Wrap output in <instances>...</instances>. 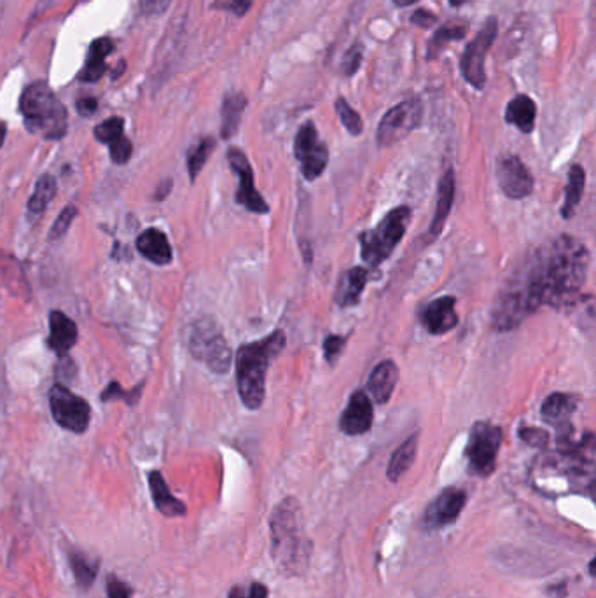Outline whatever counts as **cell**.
Listing matches in <instances>:
<instances>
[{
    "label": "cell",
    "mask_w": 596,
    "mask_h": 598,
    "mask_svg": "<svg viewBox=\"0 0 596 598\" xmlns=\"http://www.w3.org/2000/svg\"><path fill=\"white\" fill-rule=\"evenodd\" d=\"M367 278H369L367 269H348V271L341 276V280H339V287H338V293H336V301H338V304L343 306V308L356 306L358 301H360V296H362L364 289H366Z\"/></svg>",
    "instance_id": "obj_22"
},
{
    "label": "cell",
    "mask_w": 596,
    "mask_h": 598,
    "mask_svg": "<svg viewBox=\"0 0 596 598\" xmlns=\"http://www.w3.org/2000/svg\"><path fill=\"white\" fill-rule=\"evenodd\" d=\"M20 111L33 135L57 140L67 131V109L46 83H33L23 91Z\"/></svg>",
    "instance_id": "obj_4"
},
{
    "label": "cell",
    "mask_w": 596,
    "mask_h": 598,
    "mask_svg": "<svg viewBox=\"0 0 596 598\" xmlns=\"http://www.w3.org/2000/svg\"><path fill=\"white\" fill-rule=\"evenodd\" d=\"M111 158L116 165H124L130 161L131 158V142L122 135L116 142H113L111 146Z\"/></svg>",
    "instance_id": "obj_38"
},
{
    "label": "cell",
    "mask_w": 596,
    "mask_h": 598,
    "mask_svg": "<svg viewBox=\"0 0 596 598\" xmlns=\"http://www.w3.org/2000/svg\"><path fill=\"white\" fill-rule=\"evenodd\" d=\"M312 549L298 501L294 497L284 499L271 516L273 562L287 575H301L308 568Z\"/></svg>",
    "instance_id": "obj_2"
},
{
    "label": "cell",
    "mask_w": 596,
    "mask_h": 598,
    "mask_svg": "<svg viewBox=\"0 0 596 598\" xmlns=\"http://www.w3.org/2000/svg\"><path fill=\"white\" fill-rule=\"evenodd\" d=\"M415 2H418V0H393V4L399 5V7H408V5L415 4Z\"/></svg>",
    "instance_id": "obj_48"
},
{
    "label": "cell",
    "mask_w": 596,
    "mask_h": 598,
    "mask_svg": "<svg viewBox=\"0 0 596 598\" xmlns=\"http://www.w3.org/2000/svg\"><path fill=\"white\" fill-rule=\"evenodd\" d=\"M285 343V332L276 330L263 340L239 347L237 352V382L239 397L248 410L263 406L269 366L284 352Z\"/></svg>",
    "instance_id": "obj_3"
},
{
    "label": "cell",
    "mask_w": 596,
    "mask_h": 598,
    "mask_svg": "<svg viewBox=\"0 0 596 598\" xmlns=\"http://www.w3.org/2000/svg\"><path fill=\"white\" fill-rule=\"evenodd\" d=\"M373 419H375V415H373L371 399L367 397V394L364 390H357L352 394V397L341 415L339 427L348 436H360L371 429Z\"/></svg>",
    "instance_id": "obj_15"
},
{
    "label": "cell",
    "mask_w": 596,
    "mask_h": 598,
    "mask_svg": "<svg viewBox=\"0 0 596 598\" xmlns=\"http://www.w3.org/2000/svg\"><path fill=\"white\" fill-rule=\"evenodd\" d=\"M122 128H124V121L121 118H111L95 128V137H96V140L111 146L113 142H116L122 137Z\"/></svg>",
    "instance_id": "obj_33"
},
{
    "label": "cell",
    "mask_w": 596,
    "mask_h": 598,
    "mask_svg": "<svg viewBox=\"0 0 596 598\" xmlns=\"http://www.w3.org/2000/svg\"><path fill=\"white\" fill-rule=\"evenodd\" d=\"M345 343H347V340L343 336H334L332 334V336L326 338V341H324V354H326L328 362L334 364V360L339 358Z\"/></svg>",
    "instance_id": "obj_41"
},
{
    "label": "cell",
    "mask_w": 596,
    "mask_h": 598,
    "mask_svg": "<svg viewBox=\"0 0 596 598\" xmlns=\"http://www.w3.org/2000/svg\"><path fill=\"white\" fill-rule=\"evenodd\" d=\"M423 116V105L418 98H410L402 104L392 107L378 126V144L382 148L393 146L395 142L406 139L415 128L420 126Z\"/></svg>",
    "instance_id": "obj_10"
},
{
    "label": "cell",
    "mask_w": 596,
    "mask_h": 598,
    "mask_svg": "<svg viewBox=\"0 0 596 598\" xmlns=\"http://www.w3.org/2000/svg\"><path fill=\"white\" fill-rule=\"evenodd\" d=\"M497 179L512 200H523L534 191V177L518 156H504L497 165Z\"/></svg>",
    "instance_id": "obj_13"
},
{
    "label": "cell",
    "mask_w": 596,
    "mask_h": 598,
    "mask_svg": "<svg viewBox=\"0 0 596 598\" xmlns=\"http://www.w3.org/2000/svg\"><path fill=\"white\" fill-rule=\"evenodd\" d=\"M150 495L154 508L158 509L167 518H180L185 516L187 508L180 503L177 497L172 495L167 481L159 471H152L149 475Z\"/></svg>",
    "instance_id": "obj_18"
},
{
    "label": "cell",
    "mask_w": 596,
    "mask_h": 598,
    "mask_svg": "<svg viewBox=\"0 0 596 598\" xmlns=\"http://www.w3.org/2000/svg\"><path fill=\"white\" fill-rule=\"evenodd\" d=\"M228 159H230L231 170L239 176V179L237 204L247 210H250V212H254V213H266L269 210L268 204L265 202V198L256 189L254 172H252L250 161L245 156V152L233 148L228 152Z\"/></svg>",
    "instance_id": "obj_12"
},
{
    "label": "cell",
    "mask_w": 596,
    "mask_h": 598,
    "mask_svg": "<svg viewBox=\"0 0 596 598\" xmlns=\"http://www.w3.org/2000/svg\"><path fill=\"white\" fill-rule=\"evenodd\" d=\"M467 494L458 488H447L423 514V525L427 529H441L458 520L465 508Z\"/></svg>",
    "instance_id": "obj_14"
},
{
    "label": "cell",
    "mask_w": 596,
    "mask_h": 598,
    "mask_svg": "<svg viewBox=\"0 0 596 598\" xmlns=\"http://www.w3.org/2000/svg\"><path fill=\"white\" fill-rule=\"evenodd\" d=\"M465 2H469V0H449L451 5H462V4H465Z\"/></svg>",
    "instance_id": "obj_50"
},
{
    "label": "cell",
    "mask_w": 596,
    "mask_h": 598,
    "mask_svg": "<svg viewBox=\"0 0 596 598\" xmlns=\"http://www.w3.org/2000/svg\"><path fill=\"white\" fill-rule=\"evenodd\" d=\"M411 219V210L397 207L390 210L382 222L360 237L362 259L371 267H380L387 261L397 243L402 240Z\"/></svg>",
    "instance_id": "obj_5"
},
{
    "label": "cell",
    "mask_w": 596,
    "mask_h": 598,
    "mask_svg": "<svg viewBox=\"0 0 596 598\" xmlns=\"http://www.w3.org/2000/svg\"><path fill=\"white\" fill-rule=\"evenodd\" d=\"M411 23H415L417 27H421V29H430L434 23H438V16L432 14L430 11L420 9L411 16Z\"/></svg>",
    "instance_id": "obj_45"
},
{
    "label": "cell",
    "mask_w": 596,
    "mask_h": 598,
    "mask_svg": "<svg viewBox=\"0 0 596 598\" xmlns=\"http://www.w3.org/2000/svg\"><path fill=\"white\" fill-rule=\"evenodd\" d=\"M456 299L453 296H443L434 299L421 310V324L430 334H445L449 332L458 324V313H456Z\"/></svg>",
    "instance_id": "obj_16"
},
{
    "label": "cell",
    "mask_w": 596,
    "mask_h": 598,
    "mask_svg": "<svg viewBox=\"0 0 596 598\" xmlns=\"http://www.w3.org/2000/svg\"><path fill=\"white\" fill-rule=\"evenodd\" d=\"M502 427L492 421H477L469 434L467 460L469 469L477 476H490L497 466V455L502 445Z\"/></svg>",
    "instance_id": "obj_7"
},
{
    "label": "cell",
    "mask_w": 596,
    "mask_h": 598,
    "mask_svg": "<svg viewBox=\"0 0 596 598\" xmlns=\"http://www.w3.org/2000/svg\"><path fill=\"white\" fill-rule=\"evenodd\" d=\"M453 200H455V176H453V168H447V172L441 176L439 180V189H438V207H436V213L430 224V235L438 237L445 224H447V215L449 210L453 207Z\"/></svg>",
    "instance_id": "obj_21"
},
{
    "label": "cell",
    "mask_w": 596,
    "mask_h": 598,
    "mask_svg": "<svg viewBox=\"0 0 596 598\" xmlns=\"http://www.w3.org/2000/svg\"><path fill=\"white\" fill-rule=\"evenodd\" d=\"M245 105H247V98L241 93H230L224 98V104H222V126H221L222 139H230V137H233L237 133L239 121H241V114L245 111Z\"/></svg>",
    "instance_id": "obj_27"
},
{
    "label": "cell",
    "mask_w": 596,
    "mask_h": 598,
    "mask_svg": "<svg viewBox=\"0 0 596 598\" xmlns=\"http://www.w3.org/2000/svg\"><path fill=\"white\" fill-rule=\"evenodd\" d=\"M397 378H399V371L392 360H384L373 369V373L369 375V380H367V389L378 404L388 403L392 392L395 389Z\"/></svg>",
    "instance_id": "obj_20"
},
{
    "label": "cell",
    "mask_w": 596,
    "mask_h": 598,
    "mask_svg": "<svg viewBox=\"0 0 596 598\" xmlns=\"http://www.w3.org/2000/svg\"><path fill=\"white\" fill-rule=\"evenodd\" d=\"M418 436H411L408 441H404L399 448L393 451L387 467V478L390 481H397L404 476L410 467L413 466L417 458Z\"/></svg>",
    "instance_id": "obj_25"
},
{
    "label": "cell",
    "mask_w": 596,
    "mask_h": 598,
    "mask_svg": "<svg viewBox=\"0 0 596 598\" xmlns=\"http://www.w3.org/2000/svg\"><path fill=\"white\" fill-rule=\"evenodd\" d=\"M113 42L109 39H96L90 46V60L105 61L113 51Z\"/></svg>",
    "instance_id": "obj_42"
},
{
    "label": "cell",
    "mask_w": 596,
    "mask_h": 598,
    "mask_svg": "<svg viewBox=\"0 0 596 598\" xmlns=\"http://www.w3.org/2000/svg\"><path fill=\"white\" fill-rule=\"evenodd\" d=\"M336 111H338V116H339V120L343 122V126L348 130L350 135L357 137V135H360L364 131L362 118L350 107V104L345 98H338L336 100Z\"/></svg>",
    "instance_id": "obj_32"
},
{
    "label": "cell",
    "mask_w": 596,
    "mask_h": 598,
    "mask_svg": "<svg viewBox=\"0 0 596 598\" xmlns=\"http://www.w3.org/2000/svg\"><path fill=\"white\" fill-rule=\"evenodd\" d=\"M189 349L196 359L207 364L210 371L219 375L230 371L233 354L222 331L213 321L202 319L194 324L189 338Z\"/></svg>",
    "instance_id": "obj_6"
},
{
    "label": "cell",
    "mask_w": 596,
    "mask_h": 598,
    "mask_svg": "<svg viewBox=\"0 0 596 598\" xmlns=\"http://www.w3.org/2000/svg\"><path fill=\"white\" fill-rule=\"evenodd\" d=\"M96 107H98V102H96L95 98H91V96H85V98H79V100H77V113H79L81 116H91V114H95Z\"/></svg>",
    "instance_id": "obj_46"
},
{
    "label": "cell",
    "mask_w": 596,
    "mask_h": 598,
    "mask_svg": "<svg viewBox=\"0 0 596 598\" xmlns=\"http://www.w3.org/2000/svg\"><path fill=\"white\" fill-rule=\"evenodd\" d=\"M584 182H586V174H584V168L579 167V165H573L570 168V174H568V184H566V193H565V204H564V209H562V215L568 219L573 215V212L577 209L581 198H582V193H584Z\"/></svg>",
    "instance_id": "obj_28"
},
{
    "label": "cell",
    "mask_w": 596,
    "mask_h": 598,
    "mask_svg": "<svg viewBox=\"0 0 596 598\" xmlns=\"http://www.w3.org/2000/svg\"><path fill=\"white\" fill-rule=\"evenodd\" d=\"M536 102L527 95H518L507 104L506 121L523 133H530L536 126Z\"/></svg>",
    "instance_id": "obj_23"
},
{
    "label": "cell",
    "mask_w": 596,
    "mask_h": 598,
    "mask_svg": "<svg viewBox=\"0 0 596 598\" xmlns=\"http://www.w3.org/2000/svg\"><path fill=\"white\" fill-rule=\"evenodd\" d=\"M172 0H140V9L144 14L148 16H156V14H163Z\"/></svg>",
    "instance_id": "obj_43"
},
{
    "label": "cell",
    "mask_w": 596,
    "mask_h": 598,
    "mask_svg": "<svg viewBox=\"0 0 596 598\" xmlns=\"http://www.w3.org/2000/svg\"><path fill=\"white\" fill-rule=\"evenodd\" d=\"M499 23L495 18H488L483 25V29L477 32L476 37L467 44L462 60H460V68L465 77V81L476 88L483 90L486 85V74H484V60L486 55L497 37Z\"/></svg>",
    "instance_id": "obj_9"
},
{
    "label": "cell",
    "mask_w": 596,
    "mask_h": 598,
    "mask_svg": "<svg viewBox=\"0 0 596 598\" xmlns=\"http://www.w3.org/2000/svg\"><path fill=\"white\" fill-rule=\"evenodd\" d=\"M105 68H107L105 61L90 60L88 59L85 68L81 70L79 79L85 81V83H95V81H98L105 74Z\"/></svg>",
    "instance_id": "obj_39"
},
{
    "label": "cell",
    "mask_w": 596,
    "mask_h": 598,
    "mask_svg": "<svg viewBox=\"0 0 596 598\" xmlns=\"http://www.w3.org/2000/svg\"><path fill=\"white\" fill-rule=\"evenodd\" d=\"M76 215H77V209H76V207H65V209L61 210L59 219H57V221L53 222V226H51L50 240H57L63 237V235L67 233L68 226L72 224V221L76 219Z\"/></svg>",
    "instance_id": "obj_35"
},
{
    "label": "cell",
    "mask_w": 596,
    "mask_h": 598,
    "mask_svg": "<svg viewBox=\"0 0 596 598\" xmlns=\"http://www.w3.org/2000/svg\"><path fill=\"white\" fill-rule=\"evenodd\" d=\"M77 341V326L63 312L53 310L50 315L48 347L60 358H65Z\"/></svg>",
    "instance_id": "obj_17"
},
{
    "label": "cell",
    "mask_w": 596,
    "mask_h": 598,
    "mask_svg": "<svg viewBox=\"0 0 596 598\" xmlns=\"http://www.w3.org/2000/svg\"><path fill=\"white\" fill-rule=\"evenodd\" d=\"M144 389V385H139L130 392L121 389L118 382H113L107 389L104 390L102 394V401H111V399H124L130 406H133L139 399H140V390Z\"/></svg>",
    "instance_id": "obj_34"
},
{
    "label": "cell",
    "mask_w": 596,
    "mask_h": 598,
    "mask_svg": "<svg viewBox=\"0 0 596 598\" xmlns=\"http://www.w3.org/2000/svg\"><path fill=\"white\" fill-rule=\"evenodd\" d=\"M137 250L150 263L165 267L172 261V247L163 231L149 228L137 239Z\"/></svg>",
    "instance_id": "obj_19"
},
{
    "label": "cell",
    "mask_w": 596,
    "mask_h": 598,
    "mask_svg": "<svg viewBox=\"0 0 596 598\" xmlns=\"http://www.w3.org/2000/svg\"><path fill=\"white\" fill-rule=\"evenodd\" d=\"M68 562H70V567L74 572L76 584L81 590H90L91 584L96 579L100 562L96 558H91L88 553H85L81 549H76V548L68 549Z\"/></svg>",
    "instance_id": "obj_24"
},
{
    "label": "cell",
    "mask_w": 596,
    "mask_h": 598,
    "mask_svg": "<svg viewBox=\"0 0 596 598\" xmlns=\"http://www.w3.org/2000/svg\"><path fill=\"white\" fill-rule=\"evenodd\" d=\"M50 406L55 421L76 434H83L88 430L91 419L90 404L76 395L72 390L63 387L60 384L53 385L50 390Z\"/></svg>",
    "instance_id": "obj_8"
},
{
    "label": "cell",
    "mask_w": 596,
    "mask_h": 598,
    "mask_svg": "<svg viewBox=\"0 0 596 598\" xmlns=\"http://www.w3.org/2000/svg\"><path fill=\"white\" fill-rule=\"evenodd\" d=\"M467 33V29L464 25H456V23H447L445 27H441L439 31L434 33L432 41L429 42V48H427V53H429V59H436L443 48H447V44L451 41H456V39H464Z\"/></svg>",
    "instance_id": "obj_30"
},
{
    "label": "cell",
    "mask_w": 596,
    "mask_h": 598,
    "mask_svg": "<svg viewBox=\"0 0 596 598\" xmlns=\"http://www.w3.org/2000/svg\"><path fill=\"white\" fill-rule=\"evenodd\" d=\"M577 408V397L568 394H551L542 404V417L549 423H565Z\"/></svg>",
    "instance_id": "obj_26"
},
{
    "label": "cell",
    "mask_w": 596,
    "mask_h": 598,
    "mask_svg": "<svg viewBox=\"0 0 596 598\" xmlns=\"http://www.w3.org/2000/svg\"><path fill=\"white\" fill-rule=\"evenodd\" d=\"M213 148H215V140L207 137V139H202L193 150H189V154H187V170H189V177L193 182L196 180L198 174L205 167Z\"/></svg>",
    "instance_id": "obj_31"
},
{
    "label": "cell",
    "mask_w": 596,
    "mask_h": 598,
    "mask_svg": "<svg viewBox=\"0 0 596 598\" xmlns=\"http://www.w3.org/2000/svg\"><path fill=\"white\" fill-rule=\"evenodd\" d=\"M521 438L534 447H544L547 443V434L540 429H530V427L521 429Z\"/></svg>",
    "instance_id": "obj_44"
},
{
    "label": "cell",
    "mask_w": 596,
    "mask_h": 598,
    "mask_svg": "<svg viewBox=\"0 0 596 598\" xmlns=\"http://www.w3.org/2000/svg\"><path fill=\"white\" fill-rule=\"evenodd\" d=\"M4 139H5V124L0 122V148H2V144H4Z\"/></svg>",
    "instance_id": "obj_49"
},
{
    "label": "cell",
    "mask_w": 596,
    "mask_h": 598,
    "mask_svg": "<svg viewBox=\"0 0 596 598\" xmlns=\"http://www.w3.org/2000/svg\"><path fill=\"white\" fill-rule=\"evenodd\" d=\"M55 195H57V182L51 176H42L41 179L37 180L33 195L29 200V210L33 215L44 212L53 202Z\"/></svg>",
    "instance_id": "obj_29"
},
{
    "label": "cell",
    "mask_w": 596,
    "mask_h": 598,
    "mask_svg": "<svg viewBox=\"0 0 596 598\" xmlns=\"http://www.w3.org/2000/svg\"><path fill=\"white\" fill-rule=\"evenodd\" d=\"M294 152L304 179L315 180L322 176V172L328 167L329 150L326 144L319 139L313 122H306L299 128L294 142Z\"/></svg>",
    "instance_id": "obj_11"
},
{
    "label": "cell",
    "mask_w": 596,
    "mask_h": 598,
    "mask_svg": "<svg viewBox=\"0 0 596 598\" xmlns=\"http://www.w3.org/2000/svg\"><path fill=\"white\" fill-rule=\"evenodd\" d=\"M222 7L233 11L239 16H243L250 7V0H228L226 4H222Z\"/></svg>",
    "instance_id": "obj_47"
},
{
    "label": "cell",
    "mask_w": 596,
    "mask_h": 598,
    "mask_svg": "<svg viewBox=\"0 0 596 598\" xmlns=\"http://www.w3.org/2000/svg\"><path fill=\"white\" fill-rule=\"evenodd\" d=\"M590 250L562 235L512 271L493 308L495 330H516L544 304L562 308L579 296L590 271Z\"/></svg>",
    "instance_id": "obj_1"
},
{
    "label": "cell",
    "mask_w": 596,
    "mask_h": 598,
    "mask_svg": "<svg viewBox=\"0 0 596 598\" xmlns=\"http://www.w3.org/2000/svg\"><path fill=\"white\" fill-rule=\"evenodd\" d=\"M228 598H268V588L261 583H250L248 586L237 584L230 590Z\"/></svg>",
    "instance_id": "obj_36"
},
{
    "label": "cell",
    "mask_w": 596,
    "mask_h": 598,
    "mask_svg": "<svg viewBox=\"0 0 596 598\" xmlns=\"http://www.w3.org/2000/svg\"><path fill=\"white\" fill-rule=\"evenodd\" d=\"M364 48H362V44H354L348 51H347V55H345V59H343V63H341V70H343V74L347 76V77H352L356 72L358 70V67H360V63H362V59H364Z\"/></svg>",
    "instance_id": "obj_37"
},
{
    "label": "cell",
    "mask_w": 596,
    "mask_h": 598,
    "mask_svg": "<svg viewBox=\"0 0 596 598\" xmlns=\"http://www.w3.org/2000/svg\"><path fill=\"white\" fill-rule=\"evenodd\" d=\"M105 590H107V598H131L130 586L124 581H121L118 575L107 577Z\"/></svg>",
    "instance_id": "obj_40"
}]
</instances>
